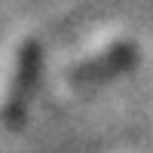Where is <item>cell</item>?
Here are the masks:
<instances>
[{
    "label": "cell",
    "instance_id": "6da1fadb",
    "mask_svg": "<svg viewBox=\"0 0 153 153\" xmlns=\"http://www.w3.org/2000/svg\"><path fill=\"white\" fill-rule=\"evenodd\" d=\"M132 58H135V46L129 40H107L104 46L86 49V52H80L76 58H71L65 74H61V83L83 86V83L107 80V76L120 74L123 68H129Z\"/></svg>",
    "mask_w": 153,
    "mask_h": 153
},
{
    "label": "cell",
    "instance_id": "7a4b0ae2",
    "mask_svg": "<svg viewBox=\"0 0 153 153\" xmlns=\"http://www.w3.org/2000/svg\"><path fill=\"white\" fill-rule=\"evenodd\" d=\"M34 65H37V49L34 43H22L19 52L12 55V61L6 65V76H3V89H0V117L3 120H16L19 110L25 104V98L31 92V80H34Z\"/></svg>",
    "mask_w": 153,
    "mask_h": 153
}]
</instances>
